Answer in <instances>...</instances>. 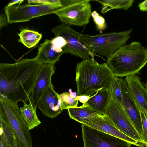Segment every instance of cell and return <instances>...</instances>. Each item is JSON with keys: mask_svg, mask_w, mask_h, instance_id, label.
<instances>
[{"mask_svg": "<svg viewBox=\"0 0 147 147\" xmlns=\"http://www.w3.org/2000/svg\"><path fill=\"white\" fill-rule=\"evenodd\" d=\"M67 109L70 118L80 123L83 119L97 113L84 104L81 106L71 107Z\"/></svg>", "mask_w": 147, "mask_h": 147, "instance_id": "21", "label": "cell"}, {"mask_svg": "<svg viewBox=\"0 0 147 147\" xmlns=\"http://www.w3.org/2000/svg\"><path fill=\"white\" fill-rule=\"evenodd\" d=\"M8 21L6 15L1 14L0 16V29L8 24Z\"/></svg>", "mask_w": 147, "mask_h": 147, "instance_id": "29", "label": "cell"}, {"mask_svg": "<svg viewBox=\"0 0 147 147\" xmlns=\"http://www.w3.org/2000/svg\"><path fill=\"white\" fill-rule=\"evenodd\" d=\"M81 123L123 139L131 145L139 147L144 146V144L138 142L120 131L105 115L96 113L83 119Z\"/></svg>", "mask_w": 147, "mask_h": 147, "instance_id": "11", "label": "cell"}, {"mask_svg": "<svg viewBox=\"0 0 147 147\" xmlns=\"http://www.w3.org/2000/svg\"><path fill=\"white\" fill-rule=\"evenodd\" d=\"M118 78V77L115 76L112 83L110 93L111 97L121 105V94Z\"/></svg>", "mask_w": 147, "mask_h": 147, "instance_id": "24", "label": "cell"}, {"mask_svg": "<svg viewBox=\"0 0 147 147\" xmlns=\"http://www.w3.org/2000/svg\"><path fill=\"white\" fill-rule=\"evenodd\" d=\"M0 118L12 130L19 147H33L31 136L18 104L0 96Z\"/></svg>", "mask_w": 147, "mask_h": 147, "instance_id": "4", "label": "cell"}, {"mask_svg": "<svg viewBox=\"0 0 147 147\" xmlns=\"http://www.w3.org/2000/svg\"><path fill=\"white\" fill-rule=\"evenodd\" d=\"M144 86L145 87L147 91V81L144 84Z\"/></svg>", "mask_w": 147, "mask_h": 147, "instance_id": "33", "label": "cell"}, {"mask_svg": "<svg viewBox=\"0 0 147 147\" xmlns=\"http://www.w3.org/2000/svg\"><path fill=\"white\" fill-rule=\"evenodd\" d=\"M55 36L63 37L67 42L62 48L64 53H68L78 57L83 60L91 59L94 60V55H97L87 42L83 34L76 31L63 23L54 27L52 30Z\"/></svg>", "mask_w": 147, "mask_h": 147, "instance_id": "5", "label": "cell"}, {"mask_svg": "<svg viewBox=\"0 0 147 147\" xmlns=\"http://www.w3.org/2000/svg\"><path fill=\"white\" fill-rule=\"evenodd\" d=\"M125 79L140 111L147 113V91L139 76L125 77Z\"/></svg>", "mask_w": 147, "mask_h": 147, "instance_id": "15", "label": "cell"}, {"mask_svg": "<svg viewBox=\"0 0 147 147\" xmlns=\"http://www.w3.org/2000/svg\"><path fill=\"white\" fill-rule=\"evenodd\" d=\"M51 42L52 48L54 51L58 53L63 52L62 48L67 43L65 40L60 36H55L51 40Z\"/></svg>", "mask_w": 147, "mask_h": 147, "instance_id": "25", "label": "cell"}, {"mask_svg": "<svg viewBox=\"0 0 147 147\" xmlns=\"http://www.w3.org/2000/svg\"><path fill=\"white\" fill-rule=\"evenodd\" d=\"M142 132L141 136L144 144H147V113L140 111Z\"/></svg>", "mask_w": 147, "mask_h": 147, "instance_id": "27", "label": "cell"}, {"mask_svg": "<svg viewBox=\"0 0 147 147\" xmlns=\"http://www.w3.org/2000/svg\"><path fill=\"white\" fill-rule=\"evenodd\" d=\"M24 0H12L7 5L8 6H10L13 5L15 4H20L22 3Z\"/></svg>", "mask_w": 147, "mask_h": 147, "instance_id": "31", "label": "cell"}, {"mask_svg": "<svg viewBox=\"0 0 147 147\" xmlns=\"http://www.w3.org/2000/svg\"><path fill=\"white\" fill-rule=\"evenodd\" d=\"M3 133V128L0 127V135H1Z\"/></svg>", "mask_w": 147, "mask_h": 147, "instance_id": "32", "label": "cell"}, {"mask_svg": "<svg viewBox=\"0 0 147 147\" xmlns=\"http://www.w3.org/2000/svg\"><path fill=\"white\" fill-rule=\"evenodd\" d=\"M0 147H10L5 138L4 133L0 135Z\"/></svg>", "mask_w": 147, "mask_h": 147, "instance_id": "30", "label": "cell"}, {"mask_svg": "<svg viewBox=\"0 0 147 147\" xmlns=\"http://www.w3.org/2000/svg\"><path fill=\"white\" fill-rule=\"evenodd\" d=\"M105 115L120 131L138 142L144 144L122 105L112 97Z\"/></svg>", "mask_w": 147, "mask_h": 147, "instance_id": "9", "label": "cell"}, {"mask_svg": "<svg viewBox=\"0 0 147 147\" xmlns=\"http://www.w3.org/2000/svg\"><path fill=\"white\" fill-rule=\"evenodd\" d=\"M115 76L136 75L147 63V47L134 41L117 50L106 63Z\"/></svg>", "mask_w": 147, "mask_h": 147, "instance_id": "3", "label": "cell"}, {"mask_svg": "<svg viewBox=\"0 0 147 147\" xmlns=\"http://www.w3.org/2000/svg\"><path fill=\"white\" fill-rule=\"evenodd\" d=\"M58 96L60 100L61 107L63 110L77 106L78 100L71 93L65 92Z\"/></svg>", "mask_w": 147, "mask_h": 147, "instance_id": "22", "label": "cell"}, {"mask_svg": "<svg viewBox=\"0 0 147 147\" xmlns=\"http://www.w3.org/2000/svg\"><path fill=\"white\" fill-rule=\"evenodd\" d=\"M54 65V64L51 63L41 65L30 96L32 105L36 107H37L39 100L46 89L52 84L51 78L55 71Z\"/></svg>", "mask_w": 147, "mask_h": 147, "instance_id": "13", "label": "cell"}, {"mask_svg": "<svg viewBox=\"0 0 147 147\" xmlns=\"http://www.w3.org/2000/svg\"><path fill=\"white\" fill-rule=\"evenodd\" d=\"M71 1V0H59L57 3L53 4L7 5L5 10L9 23L23 22L29 21L34 18L54 13Z\"/></svg>", "mask_w": 147, "mask_h": 147, "instance_id": "6", "label": "cell"}, {"mask_svg": "<svg viewBox=\"0 0 147 147\" xmlns=\"http://www.w3.org/2000/svg\"><path fill=\"white\" fill-rule=\"evenodd\" d=\"M89 0H72L69 4L55 11L60 20L69 26H82L89 23L92 7Z\"/></svg>", "mask_w": 147, "mask_h": 147, "instance_id": "8", "label": "cell"}, {"mask_svg": "<svg viewBox=\"0 0 147 147\" xmlns=\"http://www.w3.org/2000/svg\"><path fill=\"white\" fill-rule=\"evenodd\" d=\"M0 126L3 129V133L10 147H19L16 138L9 126L0 118Z\"/></svg>", "mask_w": 147, "mask_h": 147, "instance_id": "23", "label": "cell"}, {"mask_svg": "<svg viewBox=\"0 0 147 147\" xmlns=\"http://www.w3.org/2000/svg\"><path fill=\"white\" fill-rule=\"evenodd\" d=\"M83 147H131L127 141L94 129L81 126Z\"/></svg>", "mask_w": 147, "mask_h": 147, "instance_id": "10", "label": "cell"}, {"mask_svg": "<svg viewBox=\"0 0 147 147\" xmlns=\"http://www.w3.org/2000/svg\"><path fill=\"white\" fill-rule=\"evenodd\" d=\"M144 147H147V144H145Z\"/></svg>", "mask_w": 147, "mask_h": 147, "instance_id": "34", "label": "cell"}, {"mask_svg": "<svg viewBox=\"0 0 147 147\" xmlns=\"http://www.w3.org/2000/svg\"><path fill=\"white\" fill-rule=\"evenodd\" d=\"M53 84L46 89L38 102L37 107L45 116L51 118L57 117L62 111L58 94L54 90Z\"/></svg>", "mask_w": 147, "mask_h": 147, "instance_id": "14", "label": "cell"}, {"mask_svg": "<svg viewBox=\"0 0 147 147\" xmlns=\"http://www.w3.org/2000/svg\"><path fill=\"white\" fill-rule=\"evenodd\" d=\"M38 52L36 57L41 64H54L59 60L63 52L58 53L54 51L51 48V40L45 39L39 47Z\"/></svg>", "mask_w": 147, "mask_h": 147, "instance_id": "17", "label": "cell"}, {"mask_svg": "<svg viewBox=\"0 0 147 147\" xmlns=\"http://www.w3.org/2000/svg\"><path fill=\"white\" fill-rule=\"evenodd\" d=\"M35 57L0 64V96L18 104L28 102L41 65Z\"/></svg>", "mask_w": 147, "mask_h": 147, "instance_id": "1", "label": "cell"}, {"mask_svg": "<svg viewBox=\"0 0 147 147\" xmlns=\"http://www.w3.org/2000/svg\"><path fill=\"white\" fill-rule=\"evenodd\" d=\"M59 0H28L29 4L31 3H38L39 4H53L56 3Z\"/></svg>", "mask_w": 147, "mask_h": 147, "instance_id": "28", "label": "cell"}, {"mask_svg": "<svg viewBox=\"0 0 147 147\" xmlns=\"http://www.w3.org/2000/svg\"><path fill=\"white\" fill-rule=\"evenodd\" d=\"M20 37L18 42L28 48L36 45L42 37V35L38 32L28 29H22L18 34Z\"/></svg>", "mask_w": 147, "mask_h": 147, "instance_id": "20", "label": "cell"}, {"mask_svg": "<svg viewBox=\"0 0 147 147\" xmlns=\"http://www.w3.org/2000/svg\"><path fill=\"white\" fill-rule=\"evenodd\" d=\"M91 16L98 31H101L107 28V25L105 19L96 11H94L92 12Z\"/></svg>", "mask_w": 147, "mask_h": 147, "instance_id": "26", "label": "cell"}, {"mask_svg": "<svg viewBox=\"0 0 147 147\" xmlns=\"http://www.w3.org/2000/svg\"><path fill=\"white\" fill-rule=\"evenodd\" d=\"M111 97L110 91L102 88L90 96L88 100L83 104L91 108L96 113L105 115L106 108Z\"/></svg>", "mask_w": 147, "mask_h": 147, "instance_id": "16", "label": "cell"}, {"mask_svg": "<svg viewBox=\"0 0 147 147\" xmlns=\"http://www.w3.org/2000/svg\"><path fill=\"white\" fill-rule=\"evenodd\" d=\"M28 103H24L20 108L21 116L29 130L37 127L41 123L36 113V107L34 106L30 99Z\"/></svg>", "mask_w": 147, "mask_h": 147, "instance_id": "18", "label": "cell"}, {"mask_svg": "<svg viewBox=\"0 0 147 147\" xmlns=\"http://www.w3.org/2000/svg\"><path fill=\"white\" fill-rule=\"evenodd\" d=\"M75 70L77 96L89 97L102 88L110 91L115 76L106 63L83 60L77 63Z\"/></svg>", "mask_w": 147, "mask_h": 147, "instance_id": "2", "label": "cell"}, {"mask_svg": "<svg viewBox=\"0 0 147 147\" xmlns=\"http://www.w3.org/2000/svg\"><path fill=\"white\" fill-rule=\"evenodd\" d=\"M102 5L101 13H105L113 9L127 10L132 6L134 0H94Z\"/></svg>", "mask_w": 147, "mask_h": 147, "instance_id": "19", "label": "cell"}, {"mask_svg": "<svg viewBox=\"0 0 147 147\" xmlns=\"http://www.w3.org/2000/svg\"><path fill=\"white\" fill-rule=\"evenodd\" d=\"M132 31L130 29L119 32H114L94 35H83L95 53L108 58L126 45L131 37L130 33Z\"/></svg>", "mask_w": 147, "mask_h": 147, "instance_id": "7", "label": "cell"}, {"mask_svg": "<svg viewBox=\"0 0 147 147\" xmlns=\"http://www.w3.org/2000/svg\"><path fill=\"white\" fill-rule=\"evenodd\" d=\"M118 82L121 94V105L141 136L142 132V126L140 111L125 79L119 77Z\"/></svg>", "mask_w": 147, "mask_h": 147, "instance_id": "12", "label": "cell"}]
</instances>
